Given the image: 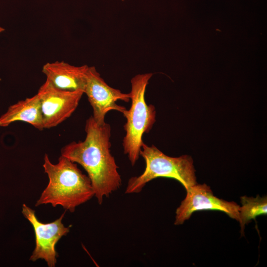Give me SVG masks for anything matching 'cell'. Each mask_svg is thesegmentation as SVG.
Listing matches in <instances>:
<instances>
[{
    "instance_id": "obj_1",
    "label": "cell",
    "mask_w": 267,
    "mask_h": 267,
    "mask_svg": "<svg viewBox=\"0 0 267 267\" xmlns=\"http://www.w3.org/2000/svg\"><path fill=\"white\" fill-rule=\"evenodd\" d=\"M86 136L83 141H72L61 149V155L80 164L89 178L94 196L101 204L121 185L119 173L111 147V126L105 123L99 125L92 116L86 121Z\"/></svg>"
},
{
    "instance_id": "obj_2",
    "label": "cell",
    "mask_w": 267,
    "mask_h": 267,
    "mask_svg": "<svg viewBox=\"0 0 267 267\" xmlns=\"http://www.w3.org/2000/svg\"><path fill=\"white\" fill-rule=\"evenodd\" d=\"M43 167L48 183L35 206L50 204L61 206L73 213L78 206L94 196L91 181L82 173L77 164L61 155L57 164L52 163L45 154Z\"/></svg>"
},
{
    "instance_id": "obj_3",
    "label": "cell",
    "mask_w": 267,
    "mask_h": 267,
    "mask_svg": "<svg viewBox=\"0 0 267 267\" xmlns=\"http://www.w3.org/2000/svg\"><path fill=\"white\" fill-rule=\"evenodd\" d=\"M152 75L151 73L140 74L131 79V106L123 113L126 122L122 144L132 166L139 159L143 134L149 132L155 122V107L148 105L145 99L146 88Z\"/></svg>"
},
{
    "instance_id": "obj_4",
    "label": "cell",
    "mask_w": 267,
    "mask_h": 267,
    "mask_svg": "<svg viewBox=\"0 0 267 267\" xmlns=\"http://www.w3.org/2000/svg\"><path fill=\"white\" fill-rule=\"evenodd\" d=\"M140 155L145 161L144 171L140 175L129 179L126 194L139 193L147 183L159 177L175 179L186 190L197 184L193 161L190 156L170 157L154 145L148 146L144 142Z\"/></svg>"
},
{
    "instance_id": "obj_5",
    "label": "cell",
    "mask_w": 267,
    "mask_h": 267,
    "mask_svg": "<svg viewBox=\"0 0 267 267\" xmlns=\"http://www.w3.org/2000/svg\"><path fill=\"white\" fill-rule=\"evenodd\" d=\"M22 213L32 225L35 235V247L30 261L43 259L49 267H54L58 257L55 245L70 231V227H65L62 222L65 213L54 221L48 223L39 221L35 211L25 204L22 205Z\"/></svg>"
},
{
    "instance_id": "obj_6",
    "label": "cell",
    "mask_w": 267,
    "mask_h": 267,
    "mask_svg": "<svg viewBox=\"0 0 267 267\" xmlns=\"http://www.w3.org/2000/svg\"><path fill=\"white\" fill-rule=\"evenodd\" d=\"M84 93L81 90H66L46 80L39 89L44 129L56 127L70 117Z\"/></svg>"
},
{
    "instance_id": "obj_7",
    "label": "cell",
    "mask_w": 267,
    "mask_h": 267,
    "mask_svg": "<svg viewBox=\"0 0 267 267\" xmlns=\"http://www.w3.org/2000/svg\"><path fill=\"white\" fill-rule=\"evenodd\" d=\"M84 92L92 108V117L99 125L105 123V117L111 110L123 113L126 108L118 105L117 101L128 102L130 94L125 93L109 86L94 66H89Z\"/></svg>"
},
{
    "instance_id": "obj_8",
    "label": "cell",
    "mask_w": 267,
    "mask_h": 267,
    "mask_svg": "<svg viewBox=\"0 0 267 267\" xmlns=\"http://www.w3.org/2000/svg\"><path fill=\"white\" fill-rule=\"evenodd\" d=\"M186 191L185 198L176 212L175 225L183 224L194 212L203 210L223 212L239 222L240 206L235 202H228L215 196L207 184L197 183Z\"/></svg>"
},
{
    "instance_id": "obj_9",
    "label": "cell",
    "mask_w": 267,
    "mask_h": 267,
    "mask_svg": "<svg viewBox=\"0 0 267 267\" xmlns=\"http://www.w3.org/2000/svg\"><path fill=\"white\" fill-rule=\"evenodd\" d=\"M89 67L87 65L76 66L64 61H56L44 64L42 72L46 80L57 88L84 91Z\"/></svg>"
},
{
    "instance_id": "obj_10",
    "label": "cell",
    "mask_w": 267,
    "mask_h": 267,
    "mask_svg": "<svg viewBox=\"0 0 267 267\" xmlns=\"http://www.w3.org/2000/svg\"><path fill=\"white\" fill-rule=\"evenodd\" d=\"M16 121L27 123L39 130L44 129L41 102L37 94L10 106L0 117V126L7 127Z\"/></svg>"
},
{
    "instance_id": "obj_11",
    "label": "cell",
    "mask_w": 267,
    "mask_h": 267,
    "mask_svg": "<svg viewBox=\"0 0 267 267\" xmlns=\"http://www.w3.org/2000/svg\"><path fill=\"white\" fill-rule=\"evenodd\" d=\"M240 201L242 206L239 208V222L241 234H243L245 224L258 216L267 214V198L261 197L259 195L255 198L244 196L240 197Z\"/></svg>"
},
{
    "instance_id": "obj_12",
    "label": "cell",
    "mask_w": 267,
    "mask_h": 267,
    "mask_svg": "<svg viewBox=\"0 0 267 267\" xmlns=\"http://www.w3.org/2000/svg\"><path fill=\"white\" fill-rule=\"evenodd\" d=\"M3 30H4V29H3V28H1V27H0V33H1V32H2Z\"/></svg>"
}]
</instances>
